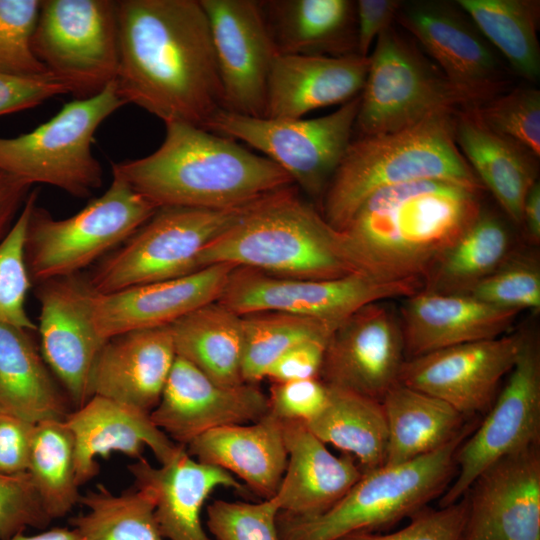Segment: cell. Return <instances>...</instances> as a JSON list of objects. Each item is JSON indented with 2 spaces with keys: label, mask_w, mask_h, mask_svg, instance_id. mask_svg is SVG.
I'll use <instances>...</instances> for the list:
<instances>
[{
  "label": "cell",
  "mask_w": 540,
  "mask_h": 540,
  "mask_svg": "<svg viewBox=\"0 0 540 540\" xmlns=\"http://www.w3.org/2000/svg\"><path fill=\"white\" fill-rule=\"evenodd\" d=\"M467 516L465 495L440 509L425 507L410 517V523L390 534L356 532L336 540H461Z\"/></svg>",
  "instance_id": "obj_47"
},
{
  "label": "cell",
  "mask_w": 540,
  "mask_h": 540,
  "mask_svg": "<svg viewBox=\"0 0 540 540\" xmlns=\"http://www.w3.org/2000/svg\"><path fill=\"white\" fill-rule=\"evenodd\" d=\"M368 59L354 125L360 137L395 132L439 112L472 107L393 25L378 36Z\"/></svg>",
  "instance_id": "obj_10"
},
{
  "label": "cell",
  "mask_w": 540,
  "mask_h": 540,
  "mask_svg": "<svg viewBox=\"0 0 540 540\" xmlns=\"http://www.w3.org/2000/svg\"><path fill=\"white\" fill-rule=\"evenodd\" d=\"M282 422L287 465L273 498L280 512L288 515L320 514L339 501L363 472L351 455H333L305 422Z\"/></svg>",
  "instance_id": "obj_28"
},
{
  "label": "cell",
  "mask_w": 540,
  "mask_h": 540,
  "mask_svg": "<svg viewBox=\"0 0 540 540\" xmlns=\"http://www.w3.org/2000/svg\"><path fill=\"white\" fill-rule=\"evenodd\" d=\"M522 226L529 239L538 244L540 241V182L537 180L529 189L523 204Z\"/></svg>",
  "instance_id": "obj_54"
},
{
  "label": "cell",
  "mask_w": 540,
  "mask_h": 540,
  "mask_svg": "<svg viewBox=\"0 0 540 540\" xmlns=\"http://www.w3.org/2000/svg\"><path fill=\"white\" fill-rule=\"evenodd\" d=\"M32 47L75 99L99 94L118 72L117 2L41 0Z\"/></svg>",
  "instance_id": "obj_12"
},
{
  "label": "cell",
  "mask_w": 540,
  "mask_h": 540,
  "mask_svg": "<svg viewBox=\"0 0 540 540\" xmlns=\"http://www.w3.org/2000/svg\"><path fill=\"white\" fill-rule=\"evenodd\" d=\"M138 488L154 500V515L165 540H210L202 522V507L219 487L247 493L230 472L192 458L186 447L169 462L154 467L140 458L128 466Z\"/></svg>",
  "instance_id": "obj_26"
},
{
  "label": "cell",
  "mask_w": 540,
  "mask_h": 540,
  "mask_svg": "<svg viewBox=\"0 0 540 540\" xmlns=\"http://www.w3.org/2000/svg\"><path fill=\"white\" fill-rule=\"evenodd\" d=\"M207 15L223 109L265 117L267 83L277 51L259 1L200 0Z\"/></svg>",
  "instance_id": "obj_17"
},
{
  "label": "cell",
  "mask_w": 540,
  "mask_h": 540,
  "mask_svg": "<svg viewBox=\"0 0 540 540\" xmlns=\"http://www.w3.org/2000/svg\"><path fill=\"white\" fill-rule=\"evenodd\" d=\"M170 326L108 339L92 368L90 397L102 396L150 414L176 359Z\"/></svg>",
  "instance_id": "obj_24"
},
{
  "label": "cell",
  "mask_w": 540,
  "mask_h": 540,
  "mask_svg": "<svg viewBox=\"0 0 540 540\" xmlns=\"http://www.w3.org/2000/svg\"><path fill=\"white\" fill-rule=\"evenodd\" d=\"M395 21L472 107L501 94L506 76L500 55L456 1H402Z\"/></svg>",
  "instance_id": "obj_15"
},
{
  "label": "cell",
  "mask_w": 540,
  "mask_h": 540,
  "mask_svg": "<svg viewBox=\"0 0 540 540\" xmlns=\"http://www.w3.org/2000/svg\"><path fill=\"white\" fill-rule=\"evenodd\" d=\"M403 299L398 316L406 360L443 348L502 336L520 313L493 306L465 293L421 290Z\"/></svg>",
  "instance_id": "obj_23"
},
{
  "label": "cell",
  "mask_w": 540,
  "mask_h": 540,
  "mask_svg": "<svg viewBox=\"0 0 540 540\" xmlns=\"http://www.w3.org/2000/svg\"><path fill=\"white\" fill-rule=\"evenodd\" d=\"M381 404L388 427L385 465L433 452L465 425V417L448 403L399 382L387 391Z\"/></svg>",
  "instance_id": "obj_33"
},
{
  "label": "cell",
  "mask_w": 540,
  "mask_h": 540,
  "mask_svg": "<svg viewBox=\"0 0 540 540\" xmlns=\"http://www.w3.org/2000/svg\"><path fill=\"white\" fill-rule=\"evenodd\" d=\"M252 204L226 209L159 207L99 263L87 279L89 286L95 293L108 294L199 270L202 251Z\"/></svg>",
  "instance_id": "obj_9"
},
{
  "label": "cell",
  "mask_w": 540,
  "mask_h": 540,
  "mask_svg": "<svg viewBox=\"0 0 540 540\" xmlns=\"http://www.w3.org/2000/svg\"><path fill=\"white\" fill-rule=\"evenodd\" d=\"M477 28L527 81L540 78L537 36L540 4L535 0H457Z\"/></svg>",
  "instance_id": "obj_37"
},
{
  "label": "cell",
  "mask_w": 540,
  "mask_h": 540,
  "mask_svg": "<svg viewBox=\"0 0 540 540\" xmlns=\"http://www.w3.org/2000/svg\"><path fill=\"white\" fill-rule=\"evenodd\" d=\"M368 57L277 54L273 60L265 117L300 119L319 108L344 104L360 95Z\"/></svg>",
  "instance_id": "obj_27"
},
{
  "label": "cell",
  "mask_w": 540,
  "mask_h": 540,
  "mask_svg": "<svg viewBox=\"0 0 540 540\" xmlns=\"http://www.w3.org/2000/svg\"><path fill=\"white\" fill-rule=\"evenodd\" d=\"M32 184L0 169V242L19 216Z\"/></svg>",
  "instance_id": "obj_53"
},
{
  "label": "cell",
  "mask_w": 540,
  "mask_h": 540,
  "mask_svg": "<svg viewBox=\"0 0 540 540\" xmlns=\"http://www.w3.org/2000/svg\"><path fill=\"white\" fill-rule=\"evenodd\" d=\"M10 540H80V537L73 528L56 527L32 536L20 533Z\"/></svg>",
  "instance_id": "obj_55"
},
{
  "label": "cell",
  "mask_w": 540,
  "mask_h": 540,
  "mask_svg": "<svg viewBox=\"0 0 540 540\" xmlns=\"http://www.w3.org/2000/svg\"><path fill=\"white\" fill-rule=\"evenodd\" d=\"M170 330L177 356L221 385L246 383L241 371V315L214 301L180 318Z\"/></svg>",
  "instance_id": "obj_34"
},
{
  "label": "cell",
  "mask_w": 540,
  "mask_h": 540,
  "mask_svg": "<svg viewBox=\"0 0 540 540\" xmlns=\"http://www.w3.org/2000/svg\"><path fill=\"white\" fill-rule=\"evenodd\" d=\"M328 387L325 407L307 427L323 443L354 457L362 472L384 466L388 427L381 401Z\"/></svg>",
  "instance_id": "obj_35"
},
{
  "label": "cell",
  "mask_w": 540,
  "mask_h": 540,
  "mask_svg": "<svg viewBox=\"0 0 540 540\" xmlns=\"http://www.w3.org/2000/svg\"><path fill=\"white\" fill-rule=\"evenodd\" d=\"M38 192H30L14 225L0 242V324L37 331V324L26 311V298L32 285L24 255L29 216Z\"/></svg>",
  "instance_id": "obj_41"
},
{
  "label": "cell",
  "mask_w": 540,
  "mask_h": 540,
  "mask_svg": "<svg viewBox=\"0 0 540 540\" xmlns=\"http://www.w3.org/2000/svg\"><path fill=\"white\" fill-rule=\"evenodd\" d=\"M115 86L164 124L203 128L223 109L207 15L200 0H119Z\"/></svg>",
  "instance_id": "obj_1"
},
{
  "label": "cell",
  "mask_w": 540,
  "mask_h": 540,
  "mask_svg": "<svg viewBox=\"0 0 540 540\" xmlns=\"http://www.w3.org/2000/svg\"><path fill=\"white\" fill-rule=\"evenodd\" d=\"M40 5L41 0H0V73L22 77L50 74L32 47Z\"/></svg>",
  "instance_id": "obj_43"
},
{
  "label": "cell",
  "mask_w": 540,
  "mask_h": 540,
  "mask_svg": "<svg viewBox=\"0 0 540 540\" xmlns=\"http://www.w3.org/2000/svg\"><path fill=\"white\" fill-rule=\"evenodd\" d=\"M473 115L492 132L540 157V91L517 87L477 106Z\"/></svg>",
  "instance_id": "obj_42"
},
{
  "label": "cell",
  "mask_w": 540,
  "mask_h": 540,
  "mask_svg": "<svg viewBox=\"0 0 540 540\" xmlns=\"http://www.w3.org/2000/svg\"><path fill=\"white\" fill-rule=\"evenodd\" d=\"M36 296L41 355L78 408L90 398L92 368L107 341L93 319L92 289L77 274L38 284Z\"/></svg>",
  "instance_id": "obj_19"
},
{
  "label": "cell",
  "mask_w": 540,
  "mask_h": 540,
  "mask_svg": "<svg viewBox=\"0 0 540 540\" xmlns=\"http://www.w3.org/2000/svg\"><path fill=\"white\" fill-rule=\"evenodd\" d=\"M241 316L242 378L251 384L265 379L269 367L288 349L306 340L329 339L340 323L272 311Z\"/></svg>",
  "instance_id": "obj_40"
},
{
  "label": "cell",
  "mask_w": 540,
  "mask_h": 540,
  "mask_svg": "<svg viewBox=\"0 0 540 540\" xmlns=\"http://www.w3.org/2000/svg\"><path fill=\"white\" fill-rule=\"evenodd\" d=\"M64 421L74 438L79 486L98 473L99 456L120 452L138 460L148 446L160 464H165L185 447L156 427L150 414L102 396L90 397L70 411Z\"/></svg>",
  "instance_id": "obj_25"
},
{
  "label": "cell",
  "mask_w": 540,
  "mask_h": 540,
  "mask_svg": "<svg viewBox=\"0 0 540 540\" xmlns=\"http://www.w3.org/2000/svg\"><path fill=\"white\" fill-rule=\"evenodd\" d=\"M226 263L296 279H336L360 273L319 208L296 186L252 204L200 254L198 269Z\"/></svg>",
  "instance_id": "obj_4"
},
{
  "label": "cell",
  "mask_w": 540,
  "mask_h": 540,
  "mask_svg": "<svg viewBox=\"0 0 540 540\" xmlns=\"http://www.w3.org/2000/svg\"><path fill=\"white\" fill-rule=\"evenodd\" d=\"M455 141L468 165L507 216L522 225L525 197L538 180L537 157L486 128L469 110L455 115Z\"/></svg>",
  "instance_id": "obj_31"
},
{
  "label": "cell",
  "mask_w": 540,
  "mask_h": 540,
  "mask_svg": "<svg viewBox=\"0 0 540 540\" xmlns=\"http://www.w3.org/2000/svg\"><path fill=\"white\" fill-rule=\"evenodd\" d=\"M234 268L213 264L184 276L108 294L92 290L96 328L108 340L128 331L170 326L195 309L218 301Z\"/></svg>",
  "instance_id": "obj_22"
},
{
  "label": "cell",
  "mask_w": 540,
  "mask_h": 540,
  "mask_svg": "<svg viewBox=\"0 0 540 540\" xmlns=\"http://www.w3.org/2000/svg\"><path fill=\"white\" fill-rule=\"evenodd\" d=\"M399 316L384 301L368 304L332 332L319 378L328 386L381 401L405 362Z\"/></svg>",
  "instance_id": "obj_18"
},
{
  "label": "cell",
  "mask_w": 540,
  "mask_h": 540,
  "mask_svg": "<svg viewBox=\"0 0 540 540\" xmlns=\"http://www.w3.org/2000/svg\"><path fill=\"white\" fill-rule=\"evenodd\" d=\"M465 294L501 308L539 311L540 268L530 258L509 256Z\"/></svg>",
  "instance_id": "obj_44"
},
{
  "label": "cell",
  "mask_w": 540,
  "mask_h": 540,
  "mask_svg": "<svg viewBox=\"0 0 540 540\" xmlns=\"http://www.w3.org/2000/svg\"><path fill=\"white\" fill-rule=\"evenodd\" d=\"M359 103L360 95L313 119L251 117L220 109L203 129L259 150L320 207L352 141Z\"/></svg>",
  "instance_id": "obj_11"
},
{
  "label": "cell",
  "mask_w": 540,
  "mask_h": 540,
  "mask_svg": "<svg viewBox=\"0 0 540 540\" xmlns=\"http://www.w3.org/2000/svg\"><path fill=\"white\" fill-rule=\"evenodd\" d=\"M401 4L399 0L355 1L357 55L369 56L374 41L396 20Z\"/></svg>",
  "instance_id": "obj_52"
},
{
  "label": "cell",
  "mask_w": 540,
  "mask_h": 540,
  "mask_svg": "<svg viewBox=\"0 0 540 540\" xmlns=\"http://www.w3.org/2000/svg\"><path fill=\"white\" fill-rule=\"evenodd\" d=\"M157 209L115 174L102 195L68 218L56 219L36 203L24 244L31 282L77 275L122 245Z\"/></svg>",
  "instance_id": "obj_7"
},
{
  "label": "cell",
  "mask_w": 540,
  "mask_h": 540,
  "mask_svg": "<svg viewBox=\"0 0 540 540\" xmlns=\"http://www.w3.org/2000/svg\"><path fill=\"white\" fill-rule=\"evenodd\" d=\"M274 498L260 502L215 500L207 506V527L216 540H280Z\"/></svg>",
  "instance_id": "obj_45"
},
{
  "label": "cell",
  "mask_w": 540,
  "mask_h": 540,
  "mask_svg": "<svg viewBox=\"0 0 540 540\" xmlns=\"http://www.w3.org/2000/svg\"><path fill=\"white\" fill-rule=\"evenodd\" d=\"M509 253L510 235L506 226L482 210L424 277L423 290L466 293L495 271Z\"/></svg>",
  "instance_id": "obj_36"
},
{
  "label": "cell",
  "mask_w": 540,
  "mask_h": 540,
  "mask_svg": "<svg viewBox=\"0 0 540 540\" xmlns=\"http://www.w3.org/2000/svg\"><path fill=\"white\" fill-rule=\"evenodd\" d=\"M268 412V396L258 384L221 385L176 356L150 418L170 439L186 446L206 431L253 423Z\"/></svg>",
  "instance_id": "obj_21"
},
{
  "label": "cell",
  "mask_w": 540,
  "mask_h": 540,
  "mask_svg": "<svg viewBox=\"0 0 540 540\" xmlns=\"http://www.w3.org/2000/svg\"><path fill=\"white\" fill-rule=\"evenodd\" d=\"M35 424L0 412V474L27 472Z\"/></svg>",
  "instance_id": "obj_51"
},
{
  "label": "cell",
  "mask_w": 540,
  "mask_h": 540,
  "mask_svg": "<svg viewBox=\"0 0 540 540\" xmlns=\"http://www.w3.org/2000/svg\"><path fill=\"white\" fill-rule=\"evenodd\" d=\"M31 333L0 324V412L33 424L65 420L69 399L55 383Z\"/></svg>",
  "instance_id": "obj_32"
},
{
  "label": "cell",
  "mask_w": 540,
  "mask_h": 540,
  "mask_svg": "<svg viewBox=\"0 0 540 540\" xmlns=\"http://www.w3.org/2000/svg\"><path fill=\"white\" fill-rule=\"evenodd\" d=\"M482 190L427 179L373 192L340 230L357 270L380 281H423L481 213Z\"/></svg>",
  "instance_id": "obj_2"
},
{
  "label": "cell",
  "mask_w": 540,
  "mask_h": 540,
  "mask_svg": "<svg viewBox=\"0 0 540 540\" xmlns=\"http://www.w3.org/2000/svg\"><path fill=\"white\" fill-rule=\"evenodd\" d=\"M423 290L421 279L380 281L362 273L310 280L235 267L218 302L239 315L283 312L341 322L358 309Z\"/></svg>",
  "instance_id": "obj_13"
},
{
  "label": "cell",
  "mask_w": 540,
  "mask_h": 540,
  "mask_svg": "<svg viewBox=\"0 0 540 540\" xmlns=\"http://www.w3.org/2000/svg\"><path fill=\"white\" fill-rule=\"evenodd\" d=\"M269 412L282 421H303L317 416L325 407L329 387L320 378L272 383Z\"/></svg>",
  "instance_id": "obj_48"
},
{
  "label": "cell",
  "mask_w": 540,
  "mask_h": 540,
  "mask_svg": "<svg viewBox=\"0 0 540 540\" xmlns=\"http://www.w3.org/2000/svg\"><path fill=\"white\" fill-rule=\"evenodd\" d=\"M457 111L352 140L322 198L325 220L340 231L373 192L412 181L443 179L484 189L456 144Z\"/></svg>",
  "instance_id": "obj_5"
},
{
  "label": "cell",
  "mask_w": 540,
  "mask_h": 540,
  "mask_svg": "<svg viewBox=\"0 0 540 540\" xmlns=\"http://www.w3.org/2000/svg\"><path fill=\"white\" fill-rule=\"evenodd\" d=\"M259 4L277 54H357L355 1L264 0Z\"/></svg>",
  "instance_id": "obj_30"
},
{
  "label": "cell",
  "mask_w": 540,
  "mask_h": 540,
  "mask_svg": "<svg viewBox=\"0 0 540 540\" xmlns=\"http://www.w3.org/2000/svg\"><path fill=\"white\" fill-rule=\"evenodd\" d=\"M465 497L461 540H540V445L490 465Z\"/></svg>",
  "instance_id": "obj_20"
},
{
  "label": "cell",
  "mask_w": 540,
  "mask_h": 540,
  "mask_svg": "<svg viewBox=\"0 0 540 540\" xmlns=\"http://www.w3.org/2000/svg\"><path fill=\"white\" fill-rule=\"evenodd\" d=\"M79 503L87 512L69 523L80 540H165L155 519L154 500L143 488L115 495L98 485L81 495Z\"/></svg>",
  "instance_id": "obj_39"
},
{
  "label": "cell",
  "mask_w": 540,
  "mask_h": 540,
  "mask_svg": "<svg viewBox=\"0 0 540 540\" xmlns=\"http://www.w3.org/2000/svg\"><path fill=\"white\" fill-rule=\"evenodd\" d=\"M526 336L518 331L407 359L398 382L448 403L465 418L471 417L489 410Z\"/></svg>",
  "instance_id": "obj_16"
},
{
  "label": "cell",
  "mask_w": 540,
  "mask_h": 540,
  "mask_svg": "<svg viewBox=\"0 0 540 540\" xmlns=\"http://www.w3.org/2000/svg\"><path fill=\"white\" fill-rule=\"evenodd\" d=\"M69 94L52 74L22 77L0 73V116L37 107L51 97Z\"/></svg>",
  "instance_id": "obj_49"
},
{
  "label": "cell",
  "mask_w": 540,
  "mask_h": 540,
  "mask_svg": "<svg viewBox=\"0 0 540 540\" xmlns=\"http://www.w3.org/2000/svg\"><path fill=\"white\" fill-rule=\"evenodd\" d=\"M27 472L51 520L79 503L74 438L64 420L35 424Z\"/></svg>",
  "instance_id": "obj_38"
},
{
  "label": "cell",
  "mask_w": 540,
  "mask_h": 540,
  "mask_svg": "<svg viewBox=\"0 0 540 540\" xmlns=\"http://www.w3.org/2000/svg\"><path fill=\"white\" fill-rule=\"evenodd\" d=\"M126 103L115 82L87 99H74L34 130L0 138V169L30 184H47L76 198L103 184V170L92 153L99 126Z\"/></svg>",
  "instance_id": "obj_8"
},
{
  "label": "cell",
  "mask_w": 540,
  "mask_h": 540,
  "mask_svg": "<svg viewBox=\"0 0 540 540\" xmlns=\"http://www.w3.org/2000/svg\"><path fill=\"white\" fill-rule=\"evenodd\" d=\"M185 447L197 461L236 475L263 499L276 494L287 465L283 422L270 412L253 423L206 431Z\"/></svg>",
  "instance_id": "obj_29"
},
{
  "label": "cell",
  "mask_w": 540,
  "mask_h": 540,
  "mask_svg": "<svg viewBox=\"0 0 540 540\" xmlns=\"http://www.w3.org/2000/svg\"><path fill=\"white\" fill-rule=\"evenodd\" d=\"M165 128L156 151L112 164V174L157 208L243 207L295 186L276 163L233 139L184 123Z\"/></svg>",
  "instance_id": "obj_3"
},
{
  "label": "cell",
  "mask_w": 540,
  "mask_h": 540,
  "mask_svg": "<svg viewBox=\"0 0 540 540\" xmlns=\"http://www.w3.org/2000/svg\"><path fill=\"white\" fill-rule=\"evenodd\" d=\"M488 414L459 446L456 479L440 499V507L456 503L474 480L499 459L540 445V347L526 336L519 357Z\"/></svg>",
  "instance_id": "obj_14"
},
{
  "label": "cell",
  "mask_w": 540,
  "mask_h": 540,
  "mask_svg": "<svg viewBox=\"0 0 540 540\" xmlns=\"http://www.w3.org/2000/svg\"><path fill=\"white\" fill-rule=\"evenodd\" d=\"M28 472L0 474V540H10L28 527L51 522Z\"/></svg>",
  "instance_id": "obj_46"
},
{
  "label": "cell",
  "mask_w": 540,
  "mask_h": 540,
  "mask_svg": "<svg viewBox=\"0 0 540 540\" xmlns=\"http://www.w3.org/2000/svg\"><path fill=\"white\" fill-rule=\"evenodd\" d=\"M475 429L474 422L437 450L363 472L349 491L326 511L308 517L279 512L280 540H336L356 532H378L411 517L447 489L455 455Z\"/></svg>",
  "instance_id": "obj_6"
},
{
  "label": "cell",
  "mask_w": 540,
  "mask_h": 540,
  "mask_svg": "<svg viewBox=\"0 0 540 540\" xmlns=\"http://www.w3.org/2000/svg\"><path fill=\"white\" fill-rule=\"evenodd\" d=\"M329 339L306 340L284 352L266 372L272 383L319 378Z\"/></svg>",
  "instance_id": "obj_50"
}]
</instances>
